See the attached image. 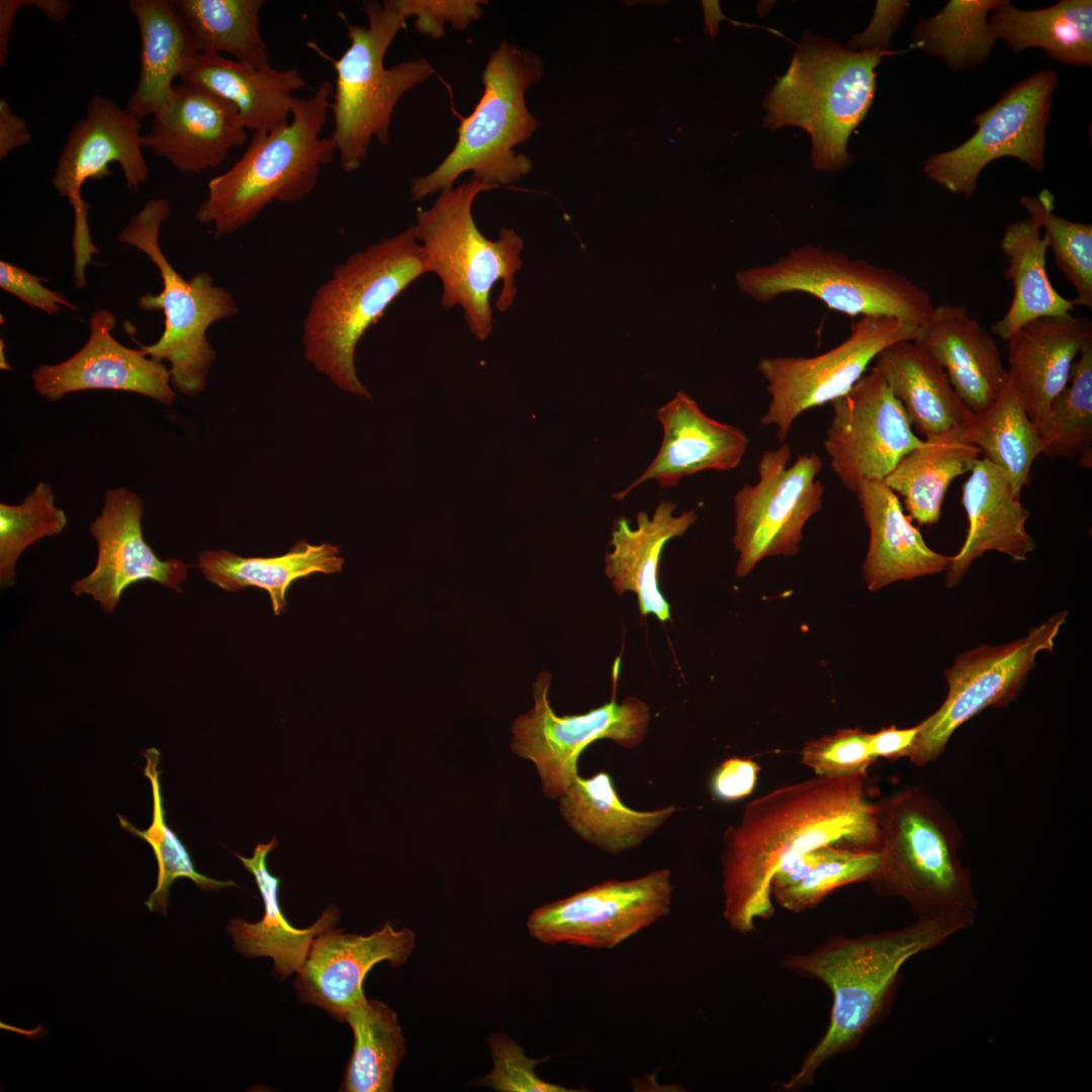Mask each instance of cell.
<instances>
[{
  "instance_id": "1f68e13d",
  "label": "cell",
  "mask_w": 1092,
  "mask_h": 1092,
  "mask_svg": "<svg viewBox=\"0 0 1092 1092\" xmlns=\"http://www.w3.org/2000/svg\"><path fill=\"white\" fill-rule=\"evenodd\" d=\"M911 426L925 437L966 430L973 413L951 386L945 371L913 341L897 342L876 358Z\"/></svg>"
},
{
  "instance_id": "30bf717a",
  "label": "cell",
  "mask_w": 1092,
  "mask_h": 1092,
  "mask_svg": "<svg viewBox=\"0 0 1092 1092\" xmlns=\"http://www.w3.org/2000/svg\"><path fill=\"white\" fill-rule=\"evenodd\" d=\"M171 207L165 198L149 200L119 233L118 242L144 252L158 267L163 289L159 294L146 293L138 304L145 310H163L164 331L151 345H140L156 361L170 364L171 385L187 396L201 393L216 358L207 340L208 328L239 311L233 294L213 285L208 273L198 272L183 278L170 264L160 247L159 232L169 217Z\"/></svg>"
},
{
  "instance_id": "5bb4252c",
  "label": "cell",
  "mask_w": 1092,
  "mask_h": 1092,
  "mask_svg": "<svg viewBox=\"0 0 1092 1092\" xmlns=\"http://www.w3.org/2000/svg\"><path fill=\"white\" fill-rule=\"evenodd\" d=\"M1067 616V611L1058 612L1023 638L999 646L981 645L958 655L945 670L944 702L917 724L910 761L923 766L936 760L964 723L988 707L1003 708L1014 701L1036 656L1053 650Z\"/></svg>"
},
{
  "instance_id": "f5cc1de1",
  "label": "cell",
  "mask_w": 1092,
  "mask_h": 1092,
  "mask_svg": "<svg viewBox=\"0 0 1092 1092\" xmlns=\"http://www.w3.org/2000/svg\"><path fill=\"white\" fill-rule=\"evenodd\" d=\"M759 765L748 758L731 757L724 760L711 778L714 797L724 802L740 800L752 793Z\"/></svg>"
},
{
  "instance_id": "d590c367",
  "label": "cell",
  "mask_w": 1092,
  "mask_h": 1092,
  "mask_svg": "<svg viewBox=\"0 0 1092 1092\" xmlns=\"http://www.w3.org/2000/svg\"><path fill=\"white\" fill-rule=\"evenodd\" d=\"M1048 240L1032 218L1008 224L1000 241L1007 260L1004 274L1012 284V299L1005 314L992 326L994 335L1007 341L1027 323L1039 317L1072 313L1073 299L1053 286L1046 271Z\"/></svg>"
},
{
  "instance_id": "4316f807",
  "label": "cell",
  "mask_w": 1092,
  "mask_h": 1092,
  "mask_svg": "<svg viewBox=\"0 0 1092 1092\" xmlns=\"http://www.w3.org/2000/svg\"><path fill=\"white\" fill-rule=\"evenodd\" d=\"M1006 342L1008 371L1029 419L1037 425L1068 384L1078 356L1092 344V323L1072 313L1039 317L1022 326Z\"/></svg>"
},
{
  "instance_id": "7bdbcfd3",
  "label": "cell",
  "mask_w": 1092,
  "mask_h": 1092,
  "mask_svg": "<svg viewBox=\"0 0 1092 1092\" xmlns=\"http://www.w3.org/2000/svg\"><path fill=\"white\" fill-rule=\"evenodd\" d=\"M142 754L146 759L144 776L148 778L152 788V823L146 830H140L120 814L117 817L120 827L133 836L147 841L156 856L158 863L157 885L145 901L149 911L167 915L170 888L178 878H187L193 881L203 891H218L223 888L238 886L233 881H218L195 870L187 849L166 822V811L160 783L161 771L158 768L160 751L156 747H150L145 749Z\"/></svg>"
},
{
  "instance_id": "d6986e66",
  "label": "cell",
  "mask_w": 1092,
  "mask_h": 1092,
  "mask_svg": "<svg viewBox=\"0 0 1092 1092\" xmlns=\"http://www.w3.org/2000/svg\"><path fill=\"white\" fill-rule=\"evenodd\" d=\"M144 500L124 486L106 490L100 514L89 530L98 546L94 569L76 580L71 592L88 595L110 615L131 584L152 580L181 593L189 565L178 558L160 559L143 535Z\"/></svg>"
},
{
  "instance_id": "b9f144b4",
  "label": "cell",
  "mask_w": 1092,
  "mask_h": 1092,
  "mask_svg": "<svg viewBox=\"0 0 1092 1092\" xmlns=\"http://www.w3.org/2000/svg\"><path fill=\"white\" fill-rule=\"evenodd\" d=\"M1003 0H950L934 16L922 20L913 33L915 46L941 60L951 70L985 61L997 40L988 13Z\"/></svg>"
},
{
  "instance_id": "f1b7e54d",
  "label": "cell",
  "mask_w": 1092,
  "mask_h": 1092,
  "mask_svg": "<svg viewBox=\"0 0 1092 1092\" xmlns=\"http://www.w3.org/2000/svg\"><path fill=\"white\" fill-rule=\"evenodd\" d=\"M855 494L870 531L861 568L870 590L946 570L949 557L926 544L884 480L863 481Z\"/></svg>"
},
{
  "instance_id": "44dd1931",
  "label": "cell",
  "mask_w": 1092,
  "mask_h": 1092,
  "mask_svg": "<svg viewBox=\"0 0 1092 1092\" xmlns=\"http://www.w3.org/2000/svg\"><path fill=\"white\" fill-rule=\"evenodd\" d=\"M415 943L413 931L395 929L388 922L368 935L330 929L314 939L297 973L298 998L342 1022L345 1013L366 997L363 983L370 970L384 961L400 967Z\"/></svg>"
},
{
  "instance_id": "5b68a950",
  "label": "cell",
  "mask_w": 1092,
  "mask_h": 1092,
  "mask_svg": "<svg viewBox=\"0 0 1092 1092\" xmlns=\"http://www.w3.org/2000/svg\"><path fill=\"white\" fill-rule=\"evenodd\" d=\"M335 86L322 82L312 96L296 99L290 119L265 133H254L246 152L208 182L196 219L212 224L214 237L252 222L271 202H296L314 188L335 146L322 138Z\"/></svg>"
},
{
  "instance_id": "2e32d148",
  "label": "cell",
  "mask_w": 1092,
  "mask_h": 1092,
  "mask_svg": "<svg viewBox=\"0 0 1092 1092\" xmlns=\"http://www.w3.org/2000/svg\"><path fill=\"white\" fill-rule=\"evenodd\" d=\"M1057 85V74L1043 70L1012 86L976 116L978 129L968 141L926 160L925 175L950 193L971 196L981 171L996 159L1013 157L1041 171L1045 127Z\"/></svg>"
},
{
  "instance_id": "ab89813d",
  "label": "cell",
  "mask_w": 1092,
  "mask_h": 1092,
  "mask_svg": "<svg viewBox=\"0 0 1092 1092\" xmlns=\"http://www.w3.org/2000/svg\"><path fill=\"white\" fill-rule=\"evenodd\" d=\"M351 1027L354 1045L341 1091L389 1092L405 1054L396 1013L385 1003L363 998L343 1018Z\"/></svg>"
},
{
  "instance_id": "4dcf8cb0",
  "label": "cell",
  "mask_w": 1092,
  "mask_h": 1092,
  "mask_svg": "<svg viewBox=\"0 0 1092 1092\" xmlns=\"http://www.w3.org/2000/svg\"><path fill=\"white\" fill-rule=\"evenodd\" d=\"M276 843V839L272 838L269 843L257 844L252 857L235 853L254 876L265 912L262 919L255 923L233 918L226 930L234 941V948L244 958L269 957L274 962L273 975L286 978L302 968L314 939L335 928L339 911L335 907L327 908L307 928H297L288 922L278 901L280 880L269 873L266 862L268 853Z\"/></svg>"
},
{
  "instance_id": "cb8c5ba5",
  "label": "cell",
  "mask_w": 1092,
  "mask_h": 1092,
  "mask_svg": "<svg viewBox=\"0 0 1092 1092\" xmlns=\"http://www.w3.org/2000/svg\"><path fill=\"white\" fill-rule=\"evenodd\" d=\"M656 419L663 431L658 452L633 482L613 494L617 500L648 480L655 479L662 488L675 487L701 471L735 469L748 447L743 431L710 418L681 390L656 411Z\"/></svg>"
},
{
  "instance_id": "c3c4849f",
  "label": "cell",
  "mask_w": 1092,
  "mask_h": 1092,
  "mask_svg": "<svg viewBox=\"0 0 1092 1092\" xmlns=\"http://www.w3.org/2000/svg\"><path fill=\"white\" fill-rule=\"evenodd\" d=\"M876 758L870 748V733L859 728L839 729L833 734L808 740L801 761L818 777H868Z\"/></svg>"
},
{
  "instance_id": "7a4b0ae2",
  "label": "cell",
  "mask_w": 1092,
  "mask_h": 1092,
  "mask_svg": "<svg viewBox=\"0 0 1092 1092\" xmlns=\"http://www.w3.org/2000/svg\"><path fill=\"white\" fill-rule=\"evenodd\" d=\"M973 912L919 916L904 927L856 937H829L810 951L788 953L787 970L822 982L832 1005L828 1026L786 1082L785 1091L810 1087L832 1059L853 1051L890 1008L903 966L969 929Z\"/></svg>"
},
{
  "instance_id": "74e56055",
  "label": "cell",
  "mask_w": 1092,
  "mask_h": 1092,
  "mask_svg": "<svg viewBox=\"0 0 1092 1092\" xmlns=\"http://www.w3.org/2000/svg\"><path fill=\"white\" fill-rule=\"evenodd\" d=\"M996 39L1014 54L1041 48L1058 62L1092 64V2L1063 0L1040 10H1020L1005 1L991 15Z\"/></svg>"
},
{
  "instance_id": "f35d334b",
  "label": "cell",
  "mask_w": 1092,
  "mask_h": 1092,
  "mask_svg": "<svg viewBox=\"0 0 1092 1092\" xmlns=\"http://www.w3.org/2000/svg\"><path fill=\"white\" fill-rule=\"evenodd\" d=\"M970 443L1002 469L1016 494L1029 483L1034 459L1041 454L1037 426L1029 419L1021 392L1009 372L994 401L973 414L966 430Z\"/></svg>"
},
{
  "instance_id": "6da1fadb",
  "label": "cell",
  "mask_w": 1092,
  "mask_h": 1092,
  "mask_svg": "<svg viewBox=\"0 0 1092 1092\" xmlns=\"http://www.w3.org/2000/svg\"><path fill=\"white\" fill-rule=\"evenodd\" d=\"M868 777H818L752 800L722 838L723 916L747 935L775 913L770 881L788 857L822 846L880 849V807Z\"/></svg>"
},
{
  "instance_id": "6f0895ef",
  "label": "cell",
  "mask_w": 1092,
  "mask_h": 1092,
  "mask_svg": "<svg viewBox=\"0 0 1092 1092\" xmlns=\"http://www.w3.org/2000/svg\"><path fill=\"white\" fill-rule=\"evenodd\" d=\"M25 6V0L0 1V65H4L10 48L16 13Z\"/></svg>"
},
{
  "instance_id": "836d02e7",
  "label": "cell",
  "mask_w": 1092,
  "mask_h": 1092,
  "mask_svg": "<svg viewBox=\"0 0 1092 1092\" xmlns=\"http://www.w3.org/2000/svg\"><path fill=\"white\" fill-rule=\"evenodd\" d=\"M139 24L141 66L138 85L125 109L140 120L155 114L197 54L173 1L130 0Z\"/></svg>"
},
{
  "instance_id": "8992f818",
  "label": "cell",
  "mask_w": 1092,
  "mask_h": 1092,
  "mask_svg": "<svg viewBox=\"0 0 1092 1092\" xmlns=\"http://www.w3.org/2000/svg\"><path fill=\"white\" fill-rule=\"evenodd\" d=\"M494 186L471 179L441 191L428 209H418L415 236L420 243L427 273L438 276L444 308L461 307L469 332L484 341L493 328L490 294L495 283L502 289L495 308L505 312L517 296L515 275L521 269L522 238L503 229L495 240L478 230L472 215L475 198Z\"/></svg>"
},
{
  "instance_id": "bcb514c9",
  "label": "cell",
  "mask_w": 1092,
  "mask_h": 1092,
  "mask_svg": "<svg viewBox=\"0 0 1092 1092\" xmlns=\"http://www.w3.org/2000/svg\"><path fill=\"white\" fill-rule=\"evenodd\" d=\"M66 513L57 507L52 485L39 481L19 505L0 504V583L11 586L21 554L37 541L66 529Z\"/></svg>"
},
{
  "instance_id": "4fadbf2b",
  "label": "cell",
  "mask_w": 1092,
  "mask_h": 1092,
  "mask_svg": "<svg viewBox=\"0 0 1092 1092\" xmlns=\"http://www.w3.org/2000/svg\"><path fill=\"white\" fill-rule=\"evenodd\" d=\"M791 447L782 443L759 459L755 484L744 483L734 495L733 546L738 552L736 575L744 577L764 558L795 556L806 523L823 503L824 485L817 475L823 462L814 452L795 463Z\"/></svg>"
},
{
  "instance_id": "d4e9b609",
  "label": "cell",
  "mask_w": 1092,
  "mask_h": 1092,
  "mask_svg": "<svg viewBox=\"0 0 1092 1092\" xmlns=\"http://www.w3.org/2000/svg\"><path fill=\"white\" fill-rule=\"evenodd\" d=\"M913 342L945 371L973 414L988 407L1008 379L995 340L965 305H934Z\"/></svg>"
},
{
  "instance_id": "60d3db41",
  "label": "cell",
  "mask_w": 1092,
  "mask_h": 1092,
  "mask_svg": "<svg viewBox=\"0 0 1092 1092\" xmlns=\"http://www.w3.org/2000/svg\"><path fill=\"white\" fill-rule=\"evenodd\" d=\"M199 54H231L256 68L269 67L259 32L263 0H175Z\"/></svg>"
},
{
  "instance_id": "ffe728a7",
  "label": "cell",
  "mask_w": 1092,
  "mask_h": 1092,
  "mask_svg": "<svg viewBox=\"0 0 1092 1092\" xmlns=\"http://www.w3.org/2000/svg\"><path fill=\"white\" fill-rule=\"evenodd\" d=\"M113 312L98 309L90 317V336L73 356L57 364L40 365L30 377L34 390L49 401L89 389H114L142 394L172 405L175 390L163 362L117 342Z\"/></svg>"
},
{
  "instance_id": "8d00e7d4",
  "label": "cell",
  "mask_w": 1092,
  "mask_h": 1092,
  "mask_svg": "<svg viewBox=\"0 0 1092 1092\" xmlns=\"http://www.w3.org/2000/svg\"><path fill=\"white\" fill-rule=\"evenodd\" d=\"M980 455L965 430L930 435L908 452L884 481L904 497L906 510L920 525L936 524L950 483L970 472Z\"/></svg>"
},
{
  "instance_id": "9a60e30c",
  "label": "cell",
  "mask_w": 1092,
  "mask_h": 1092,
  "mask_svg": "<svg viewBox=\"0 0 1092 1092\" xmlns=\"http://www.w3.org/2000/svg\"><path fill=\"white\" fill-rule=\"evenodd\" d=\"M918 332L919 327L898 318L863 315L843 342L822 354L760 359L757 370L769 396L760 424L776 428L784 443L801 414L846 394L884 349L913 341Z\"/></svg>"
},
{
  "instance_id": "603a6c76",
  "label": "cell",
  "mask_w": 1092,
  "mask_h": 1092,
  "mask_svg": "<svg viewBox=\"0 0 1092 1092\" xmlns=\"http://www.w3.org/2000/svg\"><path fill=\"white\" fill-rule=\"evenodd\" d=\"M141 120L115 101L93 95L85 117L72 127L58 159L52 185L73 207L84 201L81 189L89 179L100 180L118 163L126 187L139 191L150 171L142 149Z\"/></svg>"
},
{
  "instance_id": "ee69618b",
  "label": "cell",
  "mask_w": 1092,
  "mask_h": 1092,
  "mask_svg": "<svg viewBox=\"0 0 1092 1092\" xmlns=\"http://www.w3.org/2000/svg\"><path fill=\"white\" fill-rule=\"evenodd\" d=\"M1036 426L1041 453L1092 467V344L1076 359L1068 384Z\"/></svg>"
},
{
  "instance_id": "816d5d0a",
  "label": "cell",
  "mask_w": 1092,
  "mask_h": 1092,
  "mask_svg": "<svg viewBox=\"0 0 1092 1092\" xmlns=\"http://www.w3.org/2000/svg\"><path fill=\"white\" fill-rule=\"evenodd\" d=\"M47 281L24 269L0 261V287L19 298L27 305L39 308L49 314H56L63 310V306L70 309L78 307L70 302L63 293L50 290L41 284Z\"/></svg>"
},
{
  "instance_id": "db71d44e",
  "label": "cell",
  "mask_w": 1092,
  "mask_h": 1092,
  "mask_svg": "<svg viewBox=\"0 0 1092 1092\" xmlns=\"http://www.w3.org/2000/svg\"><path fill=\"white\" fill-rule=\"evenodd\" d=\"M908 6L907 1H878L869 26L849 40L850 51L886 50Z\"/></svg>"
},
{
  "instance_id": "681fc988",
  "label": "cell",
  "mask_w": 1092,
  "mask_h": 1092,
  "mask_svg": "<svg viewBox=\"0 0 1092 1092\" xmlns=\"http://www.w3.org/2000/svg\"><path fill=\"white\" fill-rule=\"evenodd\" d=\"M488 1042L493 1069L483 1079L484 1085L502 1092L576 1091L540 1079L535 1073V1067L543 1060L528 1058L521 1046L505 1034H495Z\"/></svg>"
},
{
  "instance_id": "484cf974",
  "label": "cell",
  "mask_w": 1092,
  "mask_h": 1092,
  "mask_svg": "<svg viewBox=\"0 0 1092 1092\" xmlns=\"http://www.w3.org/2000/svg\"><path fill=\"white\" fill-rule=\"evenodd\" d=\"M962 505L969 527L961 550L949 557L945 584L958 585L972 563L988 551L1024 561L1034 549L1026 531L1028 512L1006 473L987 459H979L962 489Z\"/></svg>"
},
{
  "instance_id": "680465c9",
  "label": "cell",
  "mask_w": 1092,
  "mask_h": 1092,
  "mask_svg": "<svg viewBox=\"0 0 1092 1092\" xmlns=\"http://www.w3.org/2000/svg\"><path fill=\"white\" fill-rule=\"evenodd\" d=\"M25 6H34L49 19L62 21L72 8V4L66 0H25Z\"/></svg>"
},
{
  "instance_id": "d6a6232c",
  "label": "cell",
  "mask_w": 1092,
  "mask_h": 1092,
  "mask_svg": "<svg viewBox=\"0 0 1092 1092\" xmlns=\"http://www.w3.org/2000/svg\"><path fill=\"white\" fill-rule=\"evenodd\" d=\"M559 802L562 818L580 838L613 854L640 845L677 811L673 805L652 811L630 809L604 770L578 776Z\"/></svg>"
},
{
  "instance_id": "f546056e",
  "label": "cell",
  "mask_w": 1092,
  "mask_h": 1092,
  "mask_svg": "<svg viewBox=\"0 0 1092 1092\" xmlns=\"http://www.w3.org/2000/svg\"><path fill=\"white\" fill-rule=\"evenodd\" d=\"M180 80L233 104L246 128L254 133L286 123L297 99L293 92L305 87L296 68H256L213 54H197Z\"/></svg>"
},
{
  "instance_id": "9f6ffc18",
  "label": "cell",
  "mask_w": 1092,
  "mask_h": 1092,
  "mask_svg": "<svg viewBox=\"0 0 1092 1092\" xmlns=\"http://www.w3.org/2000/svg\"><path fill=\"white\" fill-rule=\"evenodd\" d=\"M31 141V132L26 122L16 115L4 98L0 99V159L7 157L26 146Z\"/></svg>"
},
{
  "instance_id": "7c38bea8",
  "label": "cell",
  "mask_w": 1092,
  "mask_h": 1092,
  "mask_svg": "<svg viewBox=\"0 0 1092 1092\" xmlns=\"http://www.w3.org/2000/svg\"><path fill=\"white\" fill-rule=\"evenodd\" d=\"M619 661L614 662L610 702L583 714L558 716L548 698L551 674L537 675L533 707L512 725V749L535 765L546 797L559 799L566 793L579 776V755L590 743L610 739L631 749L645 739L651 719L648 705L636 697L616 700Z\"/></svg>"
},
{
  "instance_id": "277c9868",
  "label": "cell",
  "mask_w": 1092,
  "mask_h": 1092,
  "mask_svg": "<svg viewBox=\"0 0 1092 1092\" xmlns=\"http://www.w3.org/2000/svg\"><path fill=\"white\" fill-rule=\"evenodd\" d=\"M888 50L850 51L805 32L787 72L766 95L764 126H797L811 138V160L820 171L850 165L848 138L874 99L876 68Z\"/></svg>"
},
{
  "instance_id": "e575fe53",
  "label": "cell",
  "mask_w": 1092,
  "mask_h": 1092,
  "mask_svg": "<svg viewBox=\"0 0 1092 1092\" xmlns=\"http://www.w3.org/2000/svg\"><path fill=\"white\" fill-rule=\"evenodd\" d=\"M344 562L338 546L327 542L314 545L306 540L295 542L285 554L274 557H244L226 549L205 550L197 557L204 577L223 590L237 592L246 586L266 590L276 616L286 610V593L296 579L313 573H338Z\"/></svg>"
},
{
  "instance_id": "7dc6e473",
  "label": "cell",
  "mask_w": 1092,
  "mask_h": 1092,
  "mask_svg": "<svg viewBox=\"0 0 1092 1092\" xmlns=\"http://www.w3.org/2000/svg\"><path fill=\"white\" fill-rule=\"evenodd\" d=\"M882 863L880 849L835 848L797 884L771 893L782 908L801 913L818 906L833 891L871 882Z\"/></svg>"
},
{
  "instance_id": "52a82bcc",
  "label": "cell",
  "mask_w": 1092,
  "mask_h": 1092,
  "mask_svg": "<svg viewBox=\"0 0 1092 1092\" xmlns=\"http://www.w3.org/2000/svg\"><path fill=\"white\" fill-rule=\"evenodd\" d=\"M882 863L870 882L919 916L973 912L971 875L960 858L962 833L943 805L919 787L879 802Z\"/></svg>"
},
{
  "instance_id": "11a10c76",
  "label": "cell",
  "mask_w": 1092,
  "mask_h": 1092,
  "mask_svg": "<svg viewBox=\"0 0 1092 1092\" xmlns=\"http://www.w3.org/2000/svg\"><path fill=\"white\" fill-rule=\"evenodd\" d=\"M918 726L897 728L890 726L870 733V748L874 757L890 760L908 757L911 752Z\"/></svg>"
},
{
  "instance_id": "3957f363",
  "label": "cell",
  "mask_w": 1092,
  "mask_h": 1092,
  "mask_svg": "<svg viewBox=\"0 0 1092 1092\" xmlns=\"http://www.w3.org/2000/svg\"><path fill=\"white\" fill-rule=\"evenodd\" d=\"M427 273L413 225L337 265L315 291L302 325L304 357L343 391L370 399L355 367L365 332Z\"/></svg>"
},
{
  "instance_id": "f6af8a7d",
  "label": "cell",
  "mask_w": 1092,
  "mask_h": 1092,
  "mask_svg": "<svg viewBox=\"0 0 1092 1092\" xmlns=\"http://www.w3.org/2000/svg\"><path fill=\"white\" fill-rule=\"evenodd\" d=\"M1020 202L1040 225L1057 267L1075 289V305L1091 308L1092 225L1057 215L1054 196L1046 189L1036 196L1024 195Z\"/></svg>"
},
{
  "instance_id": "ac0fdd59",
  "label": "cell",
  "mask_w": 1092,
  "mask_h": 1092,
  "mask_svg": "<svg viewBox=\"0 0 1092 1092\" xmlns=\"http://www.w3.org/2000/svg\"><path fill=\"white\" fill-rule=\"evenodd\" d=\"M831 405L823 446L832 471L850 492L855 493L863 481L884 480L923 443L876 367Z\"/></svg>"
},
{
  "instance_id": "9c48e42d",
  "label": "cell",
  "mask_w": 1092,
  "mask_h": 1092,
  "mask_svg": "<svg viewBox=\"0 0 1092 1092\" xmlns=\"http://www.w3.org/2000/svg\"><path fill=\"white\" fill-rule=\"evenodd\" d=\"M362 7L368 26L348 23L350 46L338 60H332L337 77L330 107L334 115L330 138L342 169L348 173L366 160L373 138L382 146L389 143L395 105L435 73L423 58L385 68V54L406 20L390 0L368 1Z\"/></svg>"
},
{
  "instance_id": "7402d4cb",
  "label": "cell",
  "mask_w": 1092,
  "mask_h": 1092,
  "mask_svg": "<svg viewBox=\"0 0 1092 1092\" xmlns=\"http://www.w3.org/2000/svg\"><path fill=\"white\" fill-rule=\"evenodd\" d=\"M246 140L247 128L233 104L181 82L154 114L142 145L178 171L198 174L220 165Z\"/></svg>"
},
{
  "instance_id": "ba28073f",
  "label": "cell",
  "mask_w": 1092,
  "mask_h": 1092,
  "mask_svg": "<svg viewBox=\"0 0 1092 1092\" xmlns=\"http://www.w3.org/2000/svg\"><path fill=\"white\" fill-rule=\"evenodd\" d=\"M533 52L503 40L482 71L483 93L470 115L461 119L458 139L447 157L429 174L413 179L411 197L420 201L453 187L466 172L484 184L507 186L529 173L531 160L513 150L540 126L525 100L543 75Z\"/></svg>"
},
{
  "instance_id": "e0dca14e",
  "label": "cell",
  "mask_w": 1092,
  "mask_h": 1092,
  "mask_svg": "<svg viewBox=\"0 0 1092 1092\" xmlns=\"http://www.w3.org/2000/svg\"><path fill=\"white\" fill-rule=\"evenodd\" d=\"M672 892L668 869L609 880L536 908L527 927L543 943L611 949L666 916Z\"/></svg>"
},
{
  "instance_id": "f907efd6",
  "label": "cell",
  "mask_w": 1092,
  "mask_h": 1092,
  "mask_svg": "<svg viewBox=\"0 0 1092 1092\" xmlns=\"http://www.w3.org/2000/svg\"><path fill=\"white\" fill-rule=\"evenodd\" d=\"M393 7L406 20L415 16V27L424 35L438 39L445 34L444 25L450 23L463 30L482 15L484 1L478 0H390Z\"/></svg>"
},
{
  "instance_id": "83f0119b",
  "label": "cell",
  "mask_w": 1092,
  "mask_h": 1092,
  "mask_svg": "<svg viewBox=\"0 0 1092 1092\" xmlns=\"http://www.w3.org/2000/svg\"><path fill=\"white\" fill-rule=\"evenodd\" d=\"M676 504L669 499L658 503L652 516L637 514L636 529L625 517L614 521L610 546L605 554V573L615 592L636 595L641 617L652 615L660 622L671 619L670 605L658 585V568L666 543L682 536L698 520L695 510L674 516Z\"/></svg>"
},
{
  "instance_id": "8fae6325",
  "label": "cell",
  "mask_w": 1092,
  "mask_h": 1092,
  "mask_svg": "<svg viewBox=\"0 0 1092 1092\" xmlns=\"http://www.w3.org/2000/svg\"><path fill=\"white\" fill-rule=\"evenodd\" d=\"M735 279L758 302L801 292L849 316H889L916 327L934 306L928 290L899 271L815 245L793 248L769 264L737 272Z\"/></svg>"
}]
</instances>
